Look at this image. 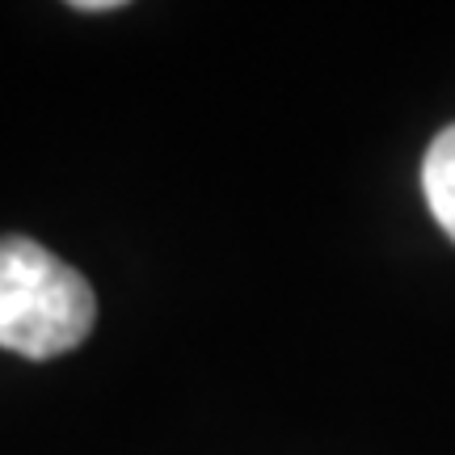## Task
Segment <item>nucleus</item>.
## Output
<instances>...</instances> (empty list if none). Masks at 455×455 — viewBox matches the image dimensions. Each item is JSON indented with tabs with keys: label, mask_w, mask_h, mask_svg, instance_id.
<instances>
[{
	"label": "nucleus",
	"mask_w": 455,
	"mask_h": 455,
	"mask_svg": "<svg viewBox=\"0 0 455 455\" xmlns=\"http://www.w3.org/2000/svg\"><path fill=\"white\" fill-rule=\"evenodd\" d=\"M98 321L89 278L30 236L0 241V346L21 358L76 350Z\"/></svg>",
	"instance_id": "obj_1"
},
{
	"label": "nucleus",
	"mask_w": 455,
	"mask_h": 455,
	"mask_svg": "<svg viewBox=\"0 0 455 455\" xmlns=\"http://www.w3.org/2000/svg\"><path fill=\"white\" fill-rule=\"evenodd\" d=\"M422 190L426 203L439 220V228L455 241V123L435 135L422 161Z\"/></svg>",
	"instance_id": "obj_2"
}]
</instances>
